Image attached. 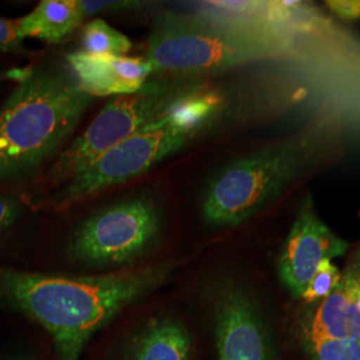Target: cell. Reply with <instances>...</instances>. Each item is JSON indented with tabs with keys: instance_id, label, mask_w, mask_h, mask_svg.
Returning <instances> with one entry per match:
<instances>
[{
	"instance_id": "cell-19",
	"label": "cell",
	"mask_w": 360,
	"mask_h": 360,
	"mask_svg": "<svg viewBox=\"0 0 360 360\" xmlns=\"http://www.w3.org/2000/svg\"><path fill=\"white\" fill-rule=\"evenodd\" d=\"M23 207L18 199L7 195H0V236L8 231L19 220Z\"/></svg>"
},
{
	"instance_id": "cell-5",
	"label": "cell",
	"mask_w": 360,
	"mask_h": 360,
	"mask_svg": "<svg viewBox=\"0 0 360 360\" xmlns=\"http://www.w3.org/2000/svg\"><path fill=\"white\" fill-rule=\"evenodd\" d=\"M224 110L221 94L205 84L165 119L131 135L51 195L55 208L79 203L95 193L136 179L178 154L217 123Z\"/></svg>"
},
{
	"instance_id": "cell-6",
	"label": "cell",
	"mask_w": 360,
	"mask_h": 360,
	"mask_svg": "<svg viewBox=\"0 0 360 360\" xmlns=\"http://www.w3.org/2000/svg\"><path fill=\"white\" fill-rule=\"evenodd\" d=\"M167 219L151 191L131 193L80 220L65 236L60 257L77 275H104L155 263Z\"/></svg>"
},
{
	"instance_id": "cell-13",
	"label": "cell",
	"mask_w": 360,
	"mask_h": 360,
	"mask_svg": "<svg viewBox=\"0 0 360 360\" xmlns=\"http://www.w3.org/2000/svg\"><path fill=\"white\" fill-rule=\"evenodd\" d=\"M79 0H43L22 18H18L20 38H34L59 44L72 37L84 23Z\"/></svg>"
},
{
	"instance_id": "cell-12",
	"label": "cell",
	"mask_w": 360,
	"mask_h": 360,
	"mask_svg": "<svg viewBox=\"0 0 360 360\" xmlns=\"http://www.w3.org/2000/svg\"><path fill=\"white\" fill-rule=\"evenodd\" d=\"M67 63L79 86L92 98L136 94L154 77L146 58L127 55H94L79 50L67 55Z\"/></svg>"
},
{
	"instance_id": "cell-20",
	"label": "cell",
	"mask_w": 360,
	"mask_h": 360,
	"mask_svg": "<svg viewBox=\"0 0 360 360\" xmlns=\"http://www.w3.org/2000/svg\"><path fill=\"white\" fill-rule=\"evenodd\" d=\"M326 6L335 16L343 20L351 22L360 19V0H328Z\"/></svg>"
},
{
	"instance_id": "cell-14",
	"label": "cell",
	"mask_w": 360,
	"mask_h": 360,
	"mask_svg": "<svg viewBox=\"0 0 360 360\" xmlns=\"http://www.w3.org/2000/svg\"><path fill=\"white\" fill-rule=\"evenodd\" d=\"M80 51L94 55H127L132 41L110 26L103 18H94L80 30Z\"/></svg>"
},
{
	"instance_id": "cell-4",
	"label": "cell",
	"mask_w": 360,
	"mask_h": 360,
	"mask_svg": "<svg viewBox=\"0 0 360 360\" xmlns=\"http://www.w3.org/2000/svg\"><path fill=\"white\" fill-rule=\"evenodd\" d=\"M165 11L155 18L146 59L154 75L200 77L239 65L294 56L291 39L262 16Z\"/></svg>"
},
{
	"instance_id": "cell-10",
	"label": "cell",
	"mask_w": 360,
	"mask_h": 360,
	"mask_svg": "<svg viewBox=\"0 0 360 360\" xmlns=\"http://www.w3.org/2000/svg\"><path fill=\"white\" fill-rule=\"evenodd\" d=\"M348 247L316 215L309 198L299 208L276 257L278 278L290 295L300 299L323 260L343 257Z\"/></svg>"
},
{
	"instance_id": "cell-2",
	"label": "cell",
	"mask_w": 360,
	"mask_h": 360,
	"mask_svg": "<svg viewBox=\"0 0 360 360\" xmlns=\"http://www.w3.org/2000/svg\"><path fill=\"white\" fill-rule=\"evenodd\" d=\"M339 132L328 123L257 144L214 168L198 195L207 231L238 229L272 210L338 155Z\"/></svg>"
},
{
	"instance_id": "cell-1",
	"label": "cell",
	"mask_w": 360,
	"mask_h": 360,
	"mask_svg": "<svg viewBox=\"0 0 360 360\" xmlns=\"http://www.w3.org/2000/svg\"><path fill=\"white\" fill-rule=\"evenodd\" d=\"M176 269L175 260L104 275L0 269V299L46 331L53 360H83L104 327L160 291Z\"/></svg>"
},
{
	"instance_id": "cell-9",
	"label": "cell",
	"mask_w": 360,
	"mask_h": 360,
	"mask_svg": "<svg viewBox=\"0 0 360 360\" xmlns=\"http://www.w3.org/2000/svg\"><path fill=\"white\" fill-rule=\"evenodd\" d=\"M148 300L104 327L83 360H195L198 340L187 315L169 303Z\"/></svg>"
},
{
	"instance_id": "cell-15",
	"label": "cell",
	"mask_w": 360,
	"mask_h": 360,
	"mask_svg": "<svg viewBox=\"0 0 360 360\" xmlns=\"http://www.w3.org/2000/svg\"><path fill=\"white\" fill-rule=\"evenodd\" d=\"M306 360H360V342L314 340L300 343Z\"/></svg>"
},
{
	"instance_id": "cell-8",
	"label": "cell",
	"mask_w": 360,
	"mask_h": 360,
	"mask_svg": "<svg viewBox=\"0 0 360 360\" xmlns=\"http://www.w3.org/2000/svg\"><path fill=\"white\" fill-rule=\"evenodd\" d=\"M198 294L217 360H279L270 304L255 281L242 271L219 269Z\"/></svg>"
},
{
	"instance_id": "cell-17",
	"label": "cell",
	"mask_w": 360,
	"mask_h": 360,
	"mask_svg": "<svg viewBox=\"0 0 360 360\" xmlns=\"http://www.w3.org/2000/svg\"><path fill=\"white\" fill-rule=\"evenodd\" d=\"M150 3L147 1H132V0H114V1H87L79 0V6L84 19L91 16L102 18L104 15H111L116 13H127V11H136L141 8H146Z\"/></svg>"
},
{
	"instance_id": "cell-11",
	"label": "cell",
	"mask_w": 360,
	"mask_h": 360,
	"mask_svg": "<svg viewBox=\"0 0 360 360\" xmlns=\"http://www.w3.org/2000/svg\"><path fill=\"white\" fill-rule=\"evenodd\" d=\"M296 331L300 343L323 339L360 342V245L348 257L333 292L300 312Z\"/></svg>"
},
{
	"instance_id": "cell-16",
	"label": "cell",
	"mask_w": 360,
	"mask_h": 360,
	"mask_svg": "<svg viewBox=\"0 0 360 360\" xmlns=\"http://www.w3.org/2000/svg\"><path fill=\"white\" fill-rule=\"evenodd\" d=\"M339 279L340 271L331 263V260H323L314 276L311 278L304 292L300 296V300L304 303V306L319 303L333 292Z\"/></svg>"
},
{
	"instance_id": "cell-3",
	"label": "cell",
	"mask_w": 360,
	"mask_h": 360,
	"mask_svg": "<svg viewBox=\"0 0 360 360\" xmlns=\"http://www.w3.org/2000/svg\"><path fill=\"white\" fill-rule=\"evenodd\" d=\"M92 96L68 67H30L0 108V184L37 176L71 143Z\"/></svg>"
},
{
	"instance_id": "cell-7",
	"label": "cell",
	"mask_w": 360,
	"mask_h": 360,
	"mask_svg": "<svg viewBox=\"0 0 360 360\" xmlns=\"http://www.w3.org/2000/svg\"><path fill=\"white\" fill-rule=\"evenodd\" d=\"M205 84L200 79L158 77L136 94L116 96L52 163L49 186L59 188L116 144L172 114Z\"/></svg>"
},
{
	"instance_id": "cell-18",
	"label": "cell",
	"mask_w": 360,
	"mask_h": 360,
	"mask_svg": "<svg viewBox=\"0 0 360 360\" xmlns=\"http://www.w3.org/2000/svg\"><path fill=\"white\" fill-rule=\"evenodd\" d=\"M23 39L19 35L18 19L0 16V52L19 51Z\"/></svg>"
}]
</instances>
